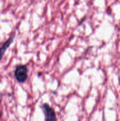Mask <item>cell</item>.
I'll return each instance as SVG.
<instances>
[{"label": "cell", "instance_id": "obj_1", "mask_svg": "<svg viewBox=\"0 0 120 121\" xmlns=\"http://www.w3.org/2000/svg\"><path fill=\"white\" fill-rule=\"evenodd\" d=\"M28 70L26 65H18L14 70V76L16 81L20 83L25 82L28 78Z\"/></svg>", "mask_w": 120, "mask_h": 121}, {"label": "cell", "instance_id": "obj_2", "mask_svg": "<svg viewBox=\"0 0 120 121\" xmlns=\"http://www.w3.org/2000/svg\"><path fill=\"white\" fill-rule=\"evenodd\" d=\"M42 109L44 114L45 121H57L55 111L48 104H44Z\"/></svg>", "mask_w": 120, "mask_h": 121}, {"label": "cell", "instance_id": "obj_3", "mask_svg": "<svg viewBox=\"0 0 120 121\" xmlns=\"http://www.w3.org/2000/svg\"><path fill=\"white\" fill-rule=\"evenodd\" d=\"M15 34L14 33L12 34L6 41L0 46V62L3 58L7 50L9 48L11 44L13 43L14 39L15 38Z\"/></svg>", "mask_w": 120, "mask_h": 121}]
</instances>
